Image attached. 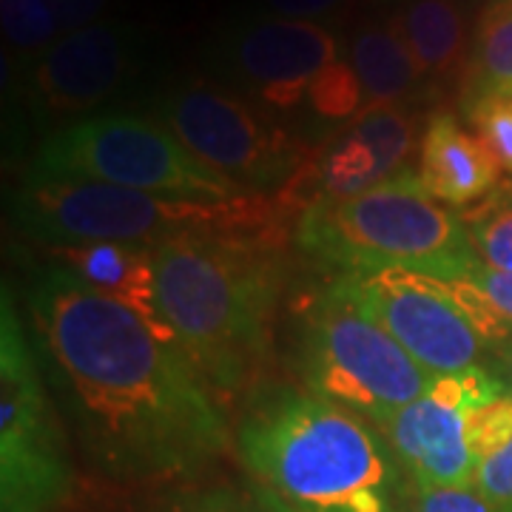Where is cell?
Listing matches in <instances>:
<instances>
[{
  "label": "cell",
  "mask_w": 512,
  "mask_h": 512,
  "mask_svg": "<svg viewBox=\"0 0 512 512\" xmlns=\"http://www.w3.org/2000/svg\"><path fill=\"white\" fill-rule=\"evenodd\" d=\"M29 308L43 370L97 467L183 476L228 450L231 430L208 382L146 319L63 265L37 276Z\"/></svg>",
  "instance_id": "6da1fadb"
},
{
  "label": "cell",
  "mask_w": 512,
  "mask_h": 512,
  "mask_svg": "<svg viewBox=\"0 0 512 512\" xmlns=\"http://www.w3.org/2000/svg\"><path fill=\"white\" fill-rule=\"evenodd\" d=\"M239 456L279 512H413L407 473L373 421L276 387L239 424Z\"/></svg>",
  "instance_id": "7a4b0ae2"
},
{
  "label": "cell",
  "mask_w": 512,
  "mask_h": 512,
  "mask_svg": "<svg viewBox=\"0 0 512 512\" xmlns=\"http://www.w3.org/2000/svg\"><path fill=\"white\" fill-rule=\"evenodd\" d=\"M282 239L185 234L154 245L157 291L177 342L217 393L256 382L282 291Z\"/></svg>",
  "instance_id": "3957f363"
},
{
  "label": "cell",
  "mask_w": 512,
  "mask_h": 512,
  "mask_svg": "<svg viewBox=\"0 0 512 512\" xmlns=\"http://www.w3.org/2000/svg\"><path fill=\"white\" fill-rule=\"evenodd\" d=\"M288 197H177L83 180H26L12 214L29 237L49 245L131 242L160 245L185 234H239L282 239Z\"/></svg>",
  "instance_id": "277c9868"
},
{
  "label": "cell",
  "mask_w": 512,
  "mask_h": 512,
  "mask_svg": "<svg viewBox=\"0 0 512 512\" xmlns=\"http://www.w3.org/2000/svg\"><path fill=\"white\" fill-rule=\"evenodd\" d=\"M299 245L339 265L342 274L404 268L439 279H470L481 268L464 222L433 200L419 174L399 177L342 202H313L302 211Z\"/></svg>",
  "instance_id": "5b68a950"
},
{
  "label": "cell",
  "mask_w": 512,
  "mask_h": 512,
  "mask_svg": "<svg viewBox=\"0 0 512 512\" xmlns=\"http://www.w3.org/2000/svg\"><path fill=\"white\" fill-rule=\"evenodd\" d=\"M299 370L311 393L384 430L427 393L433 376L339 285L305 313Z\"/></svg>",
  "instance_id": "8992f818"
},
{
  "label": "cell",
  "mask_w": 512,
  "mask_h": 512,
  "mask_svg": "<svg viewBox=\"0 0 512 512\" xmlns=\"http://www.w3.org/2000/svg\"><path fill=\"white\" fill-rule=\"evenodd\" d=\"M29 180H83L208 200L248 197L202 165L160 120L126 111L94 114L55 131L35 154Z\"/></svg>",
  "instance_id": "52a82bcc"
},
{
  "label": "cell",
  "mask_w": 512,
  "mask_h": 512,
  "mask_svg": "<svg viewBox=\"0 0 512 512\" xmlns=\"http://www.w3.org/2000/svg\"><path fill=\"white\" fill-rule=\"evenodd\" d=\"M72 490V464L60 436L46 370L18 308L0 302V504L3 512H55Z\"/></svg>",
  "instance_id": "ba28073f"
},
{
  "label": "cell",
  "mask_w": 512,
  "mask_h": 512,
  "mask_svg": "<svg viewBox=\"0 0 512 512\" xmlns=\"http://www.w3.org/2000/svg\"><path fill=\"white\" fill-rule=\"evenodd\" d=\"M157 109L160 123L242 194L288 185L311 157L248 97L208 77H185L168 86Z\"/></svg>",
  "instance_id": "9c48e42d"
},
{
  "label": "cell",
  "mask_w": 512,
  "mask_h": 512,
  "mask_svg": "<svg viewBox=\"0 0 512 512\" xmlns=\"http://www.w3.org/2000/svg\"><path fill=\"white\" fill-rule=\"evenodd\" d=\"M362 311L379 322L430 376L481 365L484 339L458 308L444 279L404 268L350 271L336 279Z\"/></svg>",
  "instance_id": "30bf717a"
},
{
  "label": "cell",
  "mask_w": 512,
  "mask_h": 512,
  "mask_svg": "<svg viewBox=\"0 0 512 512\" xmlns=\"http://www.w3.org/2000/svg\"><path fill=\"white\" fill-rule=\"evenodd\" d=\"M504 390L484 367L433 376L427 393L384 427V439L416 490L473 487L481 464L473 419L476 410L507 396Z\"/></svg>",
  "instance_id": "8fae6325"
},
{
  "label": "cell",
  "mask_w": 512,
  "mask_h": 512,
  "mask_svg": "<svg viewBox=\"0 0 512 512\" xmlns=\"http://www.w3.org/2000/svg\"><path fill=\"white\" fill-rule=\"evenodd\" d=\"M339 52V35L328 26L256 15L225 35L222 66L259 103L288 111L308 100L313 80L342 60Z\"/></svg>",
  "instance_id": "7c38bea8"
},
{
  "label": "cell",
  "mask_w": 512,
  "mask_h": 512,
  "mask_svg": "<svg viewBox=\"0 0 512 512\" xmlns=\"http://www.w3.org/2000/svg\"><path fill=\"white\" fill-rule=\"evenodd\" d=\"M421 143L419 123L404 103H370L296 171L288 194L308 188V202H342L399 177ZM302 208V211H305Z\"/></svg>",
  "instance_id": "4fadbf2b"
},
{
  "label": "cell",
  "mask_w": 512,
  "mask_h": 512,
  "mask_svg": "<svg viewBox=\"0 0 512 512\" xmlns=\"http://www.w3.org/2000/svg\"><path fill=\"white\" fill-rule=\"evenodd\" d=\"M143 37L120 20L60 35L32 66V100L46 120H72L109 103L140 69Z\"/></svg>",
  "instance_id": "5bb4252c"
},
{
  "label": "cell",
  "mask_w": 512,
  "mask_h": 512,
  "mask_svg": "<svg viewBox=\"0 0 512 512\" xmlns=\"http://www.w3.org/2000/svg\"><path fill=\"white\" fill-rule=\"evenodd\" d=\"M52 254L92 291L126 305L168 345H180L177 333L165 319L157 291V265L151 245L131 242H80L52 245Z\"/></svg>",
  "instance_id": "9a60e30c"
},
{
  "label": "cell",
  "mask_w": 512,
  "mask_h": 512,
  "mask_svg": "<svg viewBox=\"0 0 512 512\" xmlns=\"http://www.w3.org/2000/svg\"><path fill=\"white\" fill-rule=\"evenodd\" d=\"M501 165L473 131L453 114L439 111L427 120L419 143V183L441 205H470L498 185Z\"/></svg>",
  "instance_id": "2e32d148"
},
{
  "label": "cell",
  "mask_w": 512,
  "mask_h": 512,
  "mask_svg": "<svg viewBox=\"0 0 512 512\" xmlns=\"http://www.w3.org/2000/svg\"><path fill=\"white\" fill-rule=\"evenodd\" d=\"M348 63L365 92V106L402 103L424 80V72L393 18L359 20L350 32Z\"/></svg>",
  "instance_id": "e0dca14e"
},
{
  "label": "cell",
  "mask_w": 512,
  "mask_h": 512,
  "mask_svg": "<svg viewBox=\"0 0 512 512\" xmlns=\"http://www.w3.org/2000/svg\"><path fill=\"white\" fill-rule=\"evenodd\" d=\"M393 20L424 77L444 83L467 66L470 26L461 0H404Z\"/></svg>",
  "instance_id": "ac0fdd59"
},
{
  "label": "cell",
  "mask_w": 512,
  "mask_h": 512,
  "mask_svg": "<svg viewBox=\"0 0 512 512\" xmlns=\"http://www.w3.org/2000/svg\"><path fill=\"white\" fill-rule=\"evenodd\" d=\"M0 29L6 52L29 60L32 66L60 37L49 0H0Z\"/></svg>",
  "instance_id": "d6986e66"
},
{
  "label": "cell",
  "mask_w": 512,
  "mask_h": 512,
  "mask_svg": "<svg viewBox=\"0 0 512 512\" xmlns=\"http://www.w3.org/2000/svg\"><path fill=\"white\" fill-rule=\"evenodd\" d=\"M473 49L487 89H512V0H490L481 9Z\"/></svg>",
  "instance_id": "ffe728a7"
},
{
  "label": "cell",
  "mask_w": 512,
  "mask_h": 512,
  "mask_svg": "<svg viewBox=\"0 0 512 512\" xmlns=\"http://www.w3.org/2000/svg\"><path fill=\"white\" fill-rule=\"evenodd\" d=\"M476 137L504 171H512V92L487 89L470 103Z\"/></svg>",
  "instance_id": "44dd1931"
},
{
  "label": "cell",
  "mask_w": 512,
  "mask_h": 512,
  "mask_svg": "<svg viewBox=\"0 0 512 512\" xmlns=\"http://www.w3.org/2000/svg\"><path fill=\"white\" fill-rule=\"evenodd\" d=\"M308 106L325 120H353L365 109V92L348 60H336L313 80Z\"/></svg>",
  "instance_id": "7402d4cb"
},
{
  "label": "cell",
  "mask_w": 512,
  "mask_h": 512,
  "mask_svg": "<svg viewBox=\"0 0 512 512\" xmlns=\"http://www.w3.org/2000/svg\"><path fill=\"white\" fill-rule=\"evenodd\" d=\"M473 245L481 265L512 274V208L495 211L473 225Z\"/></svg>",
  "instance_id": "603a6c76"
},
{
  "label": "cell",
  "mask_w": 512,
  "mask_h": 512,
  "mask_svg": "<svg viewBox=\"0 0 512 512\" xmlns=\"http://www.w3.org/2000/svg\"><path fill=\"white\" fill-rule=\"evenodd\" d=\"M473 487L501 512H512V436L495 453L481 458Z\"/></svg>",
  "instance_id": "cb8c5ba5"
},
{
  "label": "cell",
  "mask_w": 512,
  "mask_h": 512,
  "mask_svg": "<svg viewBox=\"0 0 512 512\" xmlns=\"http://www.w3.org/2000/svg\"><path fill=\"white\" fill-rule=\"evenodd\" d=\"M262 15L336 26L353 15V0H259Z\"/></svg>",
  "instance_id": "d4e9b609"
},
{
  "label": "cell",
  "mask_w": 512,
  "mask_h": 512,
  "mask_svg": "<svg viewBox=\"0 0 512 512\" xmlns=\"http://www.w3.org/2000/svg\"><path fill=\"white\" fill-rule=\"evenodd\" d=\"M413 512H501L476 487H441L416 490Z\"/></svg>",
  "instance_id": "484cf974"
},
{
  "label": "cell",
  "mask_w": 512,
  "mask_h": 512,
  "mask_svg": "<svg viewBox=\"0 0 512 512\" xmlns=\"http://www.w3.org/2000/svg\"><path fill=\"white\" fill-rule=\"evenodd\" d=\"M180 512H279L271 507L262 495H245L234 490H217V493L197 495L188 501Z\"/></svg>",
  "instance_id": "4316f807"
},
{
  "label": "cell",
  "mask_w": 512,
  "mask_h": 512,
  "mask_svg": "<svg viewBox=\"0 0 512 512\" xmlns=\"http://www.w3.org/2000/svg\"><path fill=\"white\" fill-rule=\"evenodd\" d=\"M49 3L55 9L60 35H69V32L86 29L92 23H100L111 0H49Z\"/></svg>",
  "instance_id": "83f0119b"
},
{
  "label": "cell",
  "mask_w": 512,
  "mask_h": 512,
  "mask_svg": "<svg viewBox=\"0 0 512 512\" xmlns=\"http://www.w3.org/2000/svg\"><path fill=\"white\" fill-rule=\"evenodd\" d=\"M470 282L476 285L478 291L484 293V299L490 302V308L512 328V274L493 271V268L481 265L476 274L470 276Z\"/></svg>",
  "instance_id": "f1b7e54d"
},
{
  "label": "cell",
  "mask_w": 512,
  "mask_h": 512,
  "mask_svg": "<svg viewBox=\"0 0 512 512\" xmlns=\"http://www.w3.org/2000/svg\"><path fill=\"white\" fill-rule=\"evenodd\" d=\"M507 92H512V89H507Z\"/></svg>",
  "instance_id": "f546056e"
},
{
  "label": "cell",
  "mask_w": 512,
  "mask_h": 512,
  "mask_svg": "<svg viewBox=\"0 0 512 512\" xmlns=\"http://www.w3.org/2000/svg\"><path fill=\"white\" fill-rule=\"evenodd\" d=\"M510 362H512V356H510Z\"/></svg>",
  "instance_id": "4dcf8cb0"
}]
</instances>
